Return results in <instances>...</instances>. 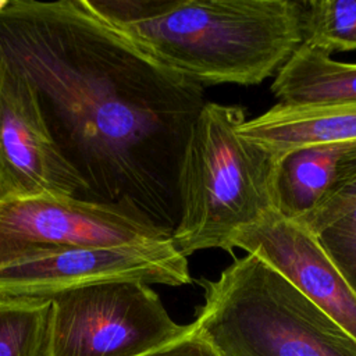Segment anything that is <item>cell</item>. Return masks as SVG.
Masks as SVG:
<instances>
[{"label": "cell", "mask_w": 356, "mask_h": 356, "mask_svg": "<svg viewBox=\"0 0 356 356\" xmlns=\"http://www.w3.org/2000/svg\"><path fill=\"white\" fill-rule=\"evenodd\" d=\"M0 60L28 83L86 200L122 207L172 235L179 164L204 88L85 0L0 1Z\"/></svg>", "instance_id": "obj_1"}, {"label": "cell", "mask_w": 356, "mask_h": 356, "mask_svg": "<svg viewBox=\"0 0 356 356\" xmlns=\"http://www.w3.org/2000/svg\"><path fill=\"white\" fill-rule=\"evenodd\" d=\"M154 58L199 83L256 85L303 43L305 1L85 0Z\"/></svg>", "instance_id": "obj_2"}, {"label": "cell", "mask_w": 356, "mask_h": 356, "mask_svg": "<svg viewBox=\"0 0 356 356\" xmlns=\"http://www.w3.org/2000/svg\"><path fill=\"white\" fill-rule=\"evenodd\" d=\"M239 106L206 102L193 121L178 172L179 220L171 235L188 257L197 250H231V239L275 209L280 159L242 138Z\"/></svg>", "instance_id": "obj_3"}, {"label": "cell", "mask_w": 356, "mask_h": 356, "mask_svg": "<svg viewBox=\"0 0 356 356\" xmlns=\"http://www.w3.org/2000/svg\"><path fill=\"white\" fill-rule=\"evenodd\" d=\"M192 324L218 356H356V339L261 259H235L200 280Z\"/></svg>", "instance_id": "obj_4"}, {"label": "cell", "mask_w": 356, "mask_h": 356, "mask_svg": "<svg viewBox=\"0 0 356 356\" xmlns=\"http://www.w3.org/2000/svg\"><path fill=\"white\" fill-rule=\"evenodd\" d=\"M49 299L46 356H140L191 331L143 282L96 284Z\"/></svg>", "instance_id": "obj_5"}, {"label": "cell", "mask_w": 356, "mask_h": 356, "mask_svg": "<svg viewBox=\"0 0 356 356\" xmlns=\"http://www.w3.org/2000/svg\"><path fill=\"white\" fill-rule=\"evenodd\" d=\"M189 284L188 260L171 239L115 246H72L0 264V296L51 298L104 282Z\"/></svg>", "instance_id": "obj_6"}, {"label": "cell", "mask_w": 356, "mask_h": 356, "mask_svg": "<svg viewBox=\"0 0 356 356\" xmlns=\"http://www.w3.org/2000/svg\"><path fill=\"white\" fill-rule=\"evenodd\" d=\"M163 239L171 235L117 206L58 195L0 200V264L63 248Z\"/></svg>", "instance_id": "obj_7"}, {"label": "cell", "mask_w": 356, "mask_h": 356, "mask_svg": "<svg viewBox=\"0 0 356 356\" xmlns=\"http://www.w3.org/2000/svg\"><path fill=\"white\" fill-rule=\"evenodd\" d=\"M36 195L86 200L60 154L28 83L0 60V200Z\"/></svg>", "instance_id": "obj_8"}, {"label": "cell", "mask_w": 356, "mask_h": 356, "mask_svg": "<svg viewBox=\"0 0 356 356\" xmlns=\"http://www.w3.org/2000/svg\"><path fill=\"white\" fill-rule=\"evenodd\" d=\"M234 248L261 259L356 339V293L313 232L273 209L239 229Z\"/></svg>", "instance_id": "obj_9"}, {"label": "cell", "mask_w": 356, "mask_h": 356, "mask_svg": "<svg viewBox=\"0 0 356 356\" xmlns=\"http://www.w3.org/2000/svg\"><path fill=\"white\" fill-rule=\"evenodd\" d=\"M238 134L280 160L298 147L356 140V103L288 106L275 104L246 120Z\"/></svg>", "instance_id": "obj_10"}, {"label": "cell", "mask_w": 356, "mask_h": 356, "mask_svg": "<svg viewBox=\"0 0 356 356\" xmlns=\"http://www.w3.org/2000/svg\"><path fill=\"white\" fill-rule=\"evenodd\" d=\"M271 92L288 106L356 103V64L300 44L277 72Z\"/></svg>", "instance_id": "obj_11"}, {"label": "cell", "mask_w": 356, "mask_h": 356, "mask_svg": "<svg viewBox=\"0 0 356 356\" xmlns=\"http://www.w3.org/2000/svg\"><path fill=\"white\" fill-rule=\"evenodd\" d=\"M342 143H321L293 149L278 165L277 210L289 220L313 211L325 197L337 177Z\"/></svg>", "instance_id": "obj_12"}, {"label": "cell", "mask_w": 356, "mask_h": 356, "mask_svg": "<svg viewBox=\"0 0 356 356\" xmlns=\"http://www.w3.org/2000/svg\"><path fill=\"white\" fill-rule=\"evenodd\" d=\"M49 298L0 296V356H46Z\"/></svg>", "instance_id": "obj_13"}, {"label": "cell", "mask_w": 356, "mask_h": 356, "mask_svg": "<svg viewBox=\"0 0 356 356\" xmlns=\"http://www.w3.org/2000/svg\"><path fill=\"white\" fill-rule=\"evenodd\" d=\"M302 44L328 56L356 50V0L305 1Z\"/></svg>", "instance_id": "obj_14"}, {"label": "cell", "mask_w": 356, "mask_h": 356, "mask_svg": "<svg viewBox=\"0 0 356 356\" xmlns=\"http://www.w3.org/2000/svg\"><path fill=\"white\" fill-rule=\"evenodd\" d=\"M342 145L334 185L313 211L296 220L314 235L356 206V140Z\"/></svg>", "instance_id": "obj_15"}, {"label": "cell", "mask_w": 356, "mask_h": 356, "mask_svg": "<svg viewBox=\"0 0 356 356\" xmlns=\"http://www.w3.org/2000/svg\"><path fill=\"white\" fill-rule=\"evenodd\" d=\"M316 236L356 293V206L323 228Z\"/></svg>", "instance_id": "obj_16"}, {"label": "cell", "mask_w": 356, "mask_h": 356, "mask_svg": "<svg viewBox=\"0 0 356 356\" xmlns=\"http://www.w3.org/2000/svg\"><path fill=\"white\" fill-rule=\"evenodd\" d=\"M140 356H218L217 352L202 339L191 324V331L182 338L161 346L159 349L150 350Z\"/></svg>", "instance_id": "obj_17"}]
</instances>
